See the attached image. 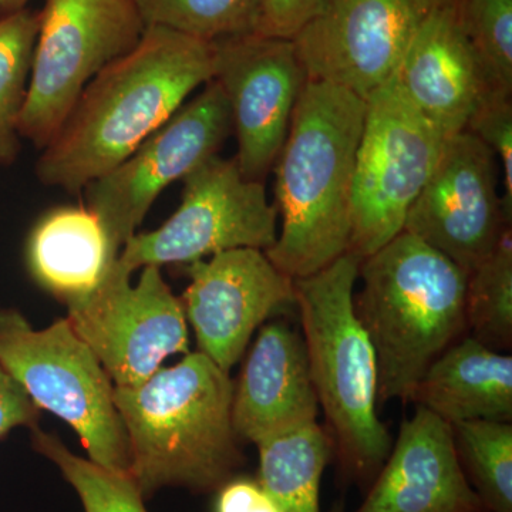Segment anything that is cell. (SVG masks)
<instances>
[{
    "label": "cell",
    "mask_w": 512,
    "mask_h": 512,
    "mask_svg": "<svg viewBox=\"0 0 512 512\" xmlns=\"http://www.w3.org/2000/svg\"><path fill=\"white\" fill-rule=\"evenodd\" d=\"M215 76V43L146 28L136 47L84 87L62 128L43 148L36 174L70 194L109 173Z\"/></svg>",
    "instance_id": "1"
},
{
    "label": "cell",
    "mask_w": 512,
    "mask_h": 512,
    "mask_svg": "<svg viewBox=\"0 0 512 512\" xmlns=\"http://www.w3.org/2000/svg\"><path fill=\"white\" fill-rule=\"evenodd\" d=\"M366 100L308 80L274 165L281 232L265 251L291 279L305 278L349 252L357 148Z\"/></svg>",
    "instance_id": "2"
},
{
    "label": "cell",
    "mask_w": 512,
    "mask_h": 512,
    "mask_svg": "<svg viewBox=\"0 0 512 512\" xmlns=\"http://www.w3.org/2000/svg\"><path fill=\"white\" fill-rule=\"evenodd\" d=\"M234 382L200 350L143 383L114 387L130 468L143 497L160 488L215 493L245 458L232 427Z\"/></svg>",
    "instance_id": "3"
},
{
    "label": "cell",
    "mask_w": 512,
    "mask_h": 512,
    "mask_svg": "<svg viewBox=\"0 0 512 512\" xmlns=\"http://www.w3.org/2000/svg\"><path fill=\"white\" fill-rule=\"evenodd\" d=\"M468 274L402 232L360 261L353 308L377 362V402H410L431 363L467 330Z\"/></svg>",
    "instance_id": "4"
},
{
    "label": "cell",
    "mask_w": 512,
    "mask_h": 512,
    "mask_svg": "<svg viewBox=\"0 0 512 512\" xmlns=\"http://www.w3.org/2000/svg\"><path fill=\"white\" fill-rule=\"evenodd\" d=\"M360 261L346 252L316 274L293 279V289L340 481L366 491L393 440L377 416L375 349L353 308Z\"/></svg>",
    "instance_id": "5"
},
{
    "label": "cell",
    "mask_w": 512,
    "mask_h": 512,
    "mask_svg": "<svg viewBox=\"0 0 512 512\" xmlns=\"http://www.w3.org/2000/svg\"><path fill=\"white\" fill-rule=\"evenodd\" d=\"M0 366L37 407L73 427L93 463L128 474L127 434L111 379L69 320L35 330L18 313L0 315Z\"/></svg>",
    "instance_id": "6"
},
{
    "label": "cell",
    "mask_w": 512,
    "mask_h": 512,
    "mask_svg": "<svg viewBox=\"0 0 512 512\" xmlns=\"http://www.w3.org/2000/svg\"><path fill=\"white\" fill-rule=\"evenodd\" d=\"M144 30L134 0H46L19 136L43 150L84 87L136 47Z\"/></svg>",
    "instance_id": "7"
},
{
    "label": "cell",
    "mask_w": 512,
    "mask_h": 512,
    "mask_svg": "<svg viewBox=\"0 0 512 512\" xmlns=\"http://www.w3.org/2000/svg\"><path fill=\"white\" fill-rule=\"evenodd\" d=\"M444 140L392 79L367 97L353 178L349 252L366 258L402 234Z\"/></svg>",
    "instance_id": "8"
},
{
    "label": "cell",
    "mask_w": 512,
    "mask_h": 512,
    "mask_svg": "<svg viewBox=\"0 0 512 512\" xmlns=\"http://www.w3.org/2000/svg\"><path fill=\"white\" fill-rule=\"evenodd\" d=\"M180 207L156 231L133 235L117 264L128 274L144 266L190 265L229 249L268 251L278 237V210L265 184L247 180L237 160L211 157L183 178Z\"/></svg>",
    "instance_id": "9"
},
{
    "label": "cell",
    "mask_w": 512,
    "mask_h": 512,
    "mask_svg": "<svg viewBox=\"0 0 512 512\" xmlns=\"http://www.w3.org/2000/svg\"><path fill=\"white\" fill-rule=\"evenodd\" d=\"M117 261L87 295L70 299L69 322L116 387L143 383L167 357L190 353L183 303L160 266H144L137 285Z\"/></svg>",
    "instance_id": "10"
},
{
    "label": "cell",
    "mask_w": 512,
    "mask_h": 512,
    "mask_svg": "<svg viewBox=\"0 0 512 512\" xmlns=\"http://www.w3.org/2000/svg\"><path fill=\"white\" fill-rule=\"evenodd\" d=\"M232 133L227 96L212 79L123 163L86 185V207L99 218L117 255L158 195L218 156Z\"/></svg>",
    "instance_id": "11"
},
{
    "label": "cell",
    "mask_w": 512,
    "mask_h": 512,
    "mask_svg": "<svg viewBox=\"0 0 512 512\" xmlns=\"http://www.w3.org/2000/svg\"><path fill=\"white\" fill-rule=\"evenodd\" d=\"M447 0H325L293 37L308 80L367 99L392 79L424 19Z\"/></svg>",
    "instance_id": "12"
},
{
    "label": "cell",
    "mask_w": 512,
    "mask_h": 512,
    "mask_svg": "<svg viewBox=\"0 0 512 512\" xmlns=\"http://www.w3.org/2000/svg\"><path fill=\"white\" fill-rule=\"evenodd\" d=\"M498 175L497 158L480 138L466 130L447 137L403 232L470 274L512 227Z\"/></svg>",
    "instance_id": "13"
},
{
    "label": "cell",
    "mask_w": 512,
    "mask_h": 512,
    "mask_svg": "<svg viewBox=\"0 0 512 512\" xmlns=\"http://www.w3.org/2000/svg\"><path fill=\"white\" fill-rule=\"evenodd\" d=\"M214 43V79L231 109L235 160L247 180L264 183L284 147L308 76L292 40L248 33Z\"/></svg>",
    "instance_id": "14"
},
{
    "label": "cell",
    "mask_w": 512,
    "mask_h": 512,
    "mask_svg": "<svg viewBox=\"0 0 512 512\" xmlns=\"http://www.w3.org/2000/svg\"><path fill=\"white\" fill-rule=\"evenodd\" d=\"M185 318L198 348L224 372H231L249 340L278 309L295 305L293 279L282 274L261 249L218 252L187 265Z\"/></svg>",
    "instance_id": "15"
},
{
    "label": "cell",
    "mask_w": 512,
    "mask_h": 512,
    "mask_svg": "<svg viewBox=\"0 0 512 512\" xmlns=\"http://www.w3.org/2000/svg\"><path fill=\"white\" fill-rule=\"evenodd\" d=\"M446 421L417 406L355 512H483Z\"/></svg>",
    "instance_id": "16"
},
{
    "label": "cell",
    "mask_w": 512,
    "mask_h": 512,
    "mask_svg": "<svg viewBox=\"0 0 512 512\" xmlns=\"http://www.w3.org/2000/svg\"><path fill=\"white\" fill-rule=\"evenodd\" d=\"M392 80L446 138L466 130L478 106L494 92L461 29L456 0H447L424 19Z\"/></svg>",
    "instance_id": "17"
},
{
    "label": "cell",
    "mask_w": 512,
    "mask_h": 512,
    "mask_svg": "<svg viewBox=\"0 0 512 512\" xmlns=\"http://www.w3.org/2000/svg\"><path fill=\"white\" fill-rule=\"evenodd\" d=\"M319 403L301 333L286 323L264 326L232 396L238 439L262 441L318 423Z\"/></svg>",
    "instance_id": "18"
},
{
    "label": "cell",
    "mask_w": 512,
    "mask_h": 512,
    "mask_svg": "<svg viewBox=\"0 0 512 512\" xmlns=\"http://www.w3.org/2000/svg\"><path fill=\"white\" fill-rule=\"evenodd\" d=\"M410 402L446 423L512 421V356L473 336L457 340L421 376Z\"/></svg>",
    "instance_id": "19"
},
{
    "label": "cell",
    "mask_w": 512,
    "mask_h": 512,
    "mask_svg": "<svg viewBox=\"0 0 512 512\" xmlns=\"http://www.w3.org/2000/svg\"><path fill=\"white\" fill-rule=\"evenodd\" d=\"M117 258L99 218L87 207L47 212L29 239L30 271L66 302L92 292Z\"/></svg>",
    "instance_id": "20"
},
{
    "label": "cell",
    "mask_w": 512,
    "mask_h": 512,
    "mask_svg": "<svg viewBox=\"0 0 512 512\" xmlns=\"http://www.w3.org/2000/svg\"><path fill=\"white\" fill-rule=\"evenodd\" d=\"M259 483L284 512L320 511V484L333 457L332 440L319 423L259 443Z\"/></svg>",
    "instance_id": "21"
},
{
    "label": "cell",
    "mask_w": 512,
    "mask_h": 512,
    "mask_svg": "<svg viewBox=\"0 0 512 512\" xmlns=\"http://www.w3.org/2000/svg\"><path fill=\"white\" fill-rule=\"evenodd\" d=\"M458 463L487 512H512V423L451 424Z\"/></svg>",
    "instance_id": "22"
},
{
    "label": "cell",
    "mask_w": 512,
    "mask_h": 512,
    "mask_svg": "<svg viewBox=\"0 0 512 512\" xmlns=\"http://www.w3.org/2000/svg\"><path fill=\"white\" fill-rule=\"evenodd\" d=\"M467 330L488 348L512 346V227L505 229L493 252L468 274Z\"/></svg>",
    "instance_id": "23"
},
{
    "label": "cell",
    "mask_w": 512,
    "mask_h": 512,
    "mask_svg": "<svg viewBox=\"0 0 512 512\" xmlns=\"http://www.w3.org/2000/svg\"><path fill=\"white\" fill-rule=\"evenodd\" d=\"M39 28L40 12L26 8L0 18V165L18 157V123Z\"/></svg>",
    "instance_id": "24"
},
{
    "label": "cell",
    "mask_w": 512,
    "mask_h": 512,
    "mask_svg": "<svg viewBox=\"0 0 512 512\" xmlns=\"http://www.w3.org/2000/svg\"><path fill=\"white\" fill-rule=\"evenodd\" d=\"M146 28L158 26L217 42L255 33L264 0H134Z\"/></svg>",
    "instance_id": "25"
},
{
    "label": "cell",
    "mask_w": 512,
    "mask_h": 512,
    "mask_svg": "<svg viewBox=\"0 0 512 512\" xmlns=\"http://www.w3.org/2000/svg\"><path fill=\"white\" fill-rule=\"evenodd\" d=\"M36 446L52 460L72 485L86 512H147L143 494L128 474L116 473L77 457L62 441L47 434H36Z\"/></svg>",
    "instance_id": "26"
},
{
    "label": "cell",
    "mask_w": 512,
    "mask_h": 512,
    "mask_svg": "<svg viewBox=\"0 0 512 512\" xmlns=\"http://www.w3.org/2000/svg\"><path fill=\"white\" fill-rule=\"evenodd\" d=\"M468 45L494 92L512 94V0H456Z\"/></svg>",
    "instance_id": "27"
},
{
    "label": "cell",
    "mask_w": 512,
    "mask_h": 512,
    "mask_svg": "<svg viewBox=\"0 0 512 512\" xmlns=\"http://www.w3.org/2000/svg\"><path fill=\"white\" fill-rule=\"evenodd\" d=\"M512 94L490 92L468 121L470 131L493 151L503 170V204L512 221Z\"/></svg>",
    "instance_id": "28"
},
{
    "label": "cell",
    "mask_w": 512,
    "mask_h": 512,
    "mask_svg": "<svg viewBox=\"0 0 512 512\" xmlns=\"http://www.w3.org/2000/svg\"><path fill=\"white\" fill-rule=\"evenodd\" d=\"M325 0H264L261 22L255 33L292 40L319 12Z\"/></svg>",
    "instance_id": "29"
},
{
    "label": "cell",
    "mask_w": 512,
    "mask_h": 512,
    "mask_svg": "<svg viewBox=\"0 0 512 512\" xmlns=\"http://www.w3.org/2000/svg\"><path fill=\"white\" fill-rule=\"evenodd\" d=\"M215 493L214 512H284L258 478L232 477Z\"/></svg>",
    "instance_id": "30"
},
{
    "label": "cell",
    "mask_w": 512,
    "mask_h": 512,
    "mask_svg": "<svg viewBox=\"0 0 512 512\" xmlns=\"http://www.w3.org/2000/svg\"><path fill=\"white\" fill-rule=\"evenodd\" d=\"M36 404L12 376L0 366V437L36 420Z\"/></svg>",
    "instance_id": "31"
},
{
    "label": "cell",
    "mask_w": 512,
    "mask_h": 512,
    "mask_svg": "<svg viewBox=\"0 0 512 512\" xmlns=\"http://www.w3.org/2000/svg\"><path fill=\"white\" fill-rule=\"evenodd\" d=\"M28 2L29 0H0V15L6 16L18 12L20 9H25Z\"/></svg>",
    "instance_id": "32"
},
{
    "label": "cell",
    "mask_w": 512,
    "mask_h": 512,
    "mask_svg": "<svg viewBox=\"0 0 512 512\" xmlns=\"http://www.w3.org/2000/svg\"><path fill=\"white\" fill-rule=\"evenodd\" d=\"M483 512H487V511H483Z\"/></svg>",
    "instance_id": "33"
}]
</instances>
